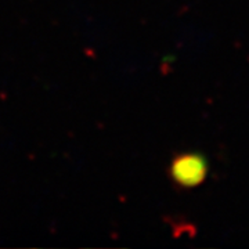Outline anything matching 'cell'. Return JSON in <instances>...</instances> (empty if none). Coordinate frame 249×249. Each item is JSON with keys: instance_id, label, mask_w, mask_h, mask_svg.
I'll use <instances>...</instances> for the list:
<instances>
[{"instance_id": "6da1fadb", "label": "cell", "mask_w": 249, "mask_h": 249, "mask_svg": "<svg viewBox=\"0 0 249 249\" xmlns=\"http://www.w3.org/2000/svg\"><path fill=\"white\" fill-rule=\"evenodd\" d=\"M208 162L198 152H184L175 157L169 166V176L181 188H194L208 176Z\"/></svg>"}]
</instances>
